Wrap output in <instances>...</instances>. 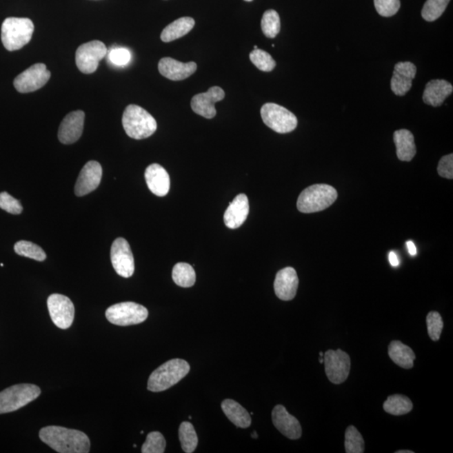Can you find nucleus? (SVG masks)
<instances>
[{
	"label": "nucleus",
	"mask_w": 453,
	"mask_h": 453,
	"mask_svg": "<svg viewBox=\"0 0 453 453\" xmlns=\"http://www.w3.org/2000/svg\"><path fill=\"white\" fill-rule=\"evenodd\" d=\"M0 208L11 214H21L23 207L19 200L10 195L9 193L0 192Z\"/></svg>",
	"instance_id": "nucleus-39"
},
{
	"label": "nucleus",
	"mask_w": 453,
	"mask_h": 453,
	"mask_svg": "<svg viewBox=\"0 0 453 453\" xmlns=\"http://www.w3.org/2000/svg\"><path fill=\"white\" fill-rule=\"evenodd\" d=\"M252 437H253V439H257V437H258L257 433L255 432L252 433Z\"/></svg>",
	"instance_id": "nucleus-45"
},
{
	"label": "nucleus",
	"mask_w": 453,
	"mask_h": 453,
	"mask_svg": "<svg viewBox=\"0 0 453 453\" xmlns=\"http://www.w3.org/2000/svg\"><path fill=\"white\" fill-rule=\"evenodd\" d=\"M145 177L150 192L158 197L168 194L170 187V176L161 165L152 164L145 170Z\"/></svg>",
	"instance_id": "nucleus-22"
},
{
	"label": "nucleus",
	"mask_w": 453,
	"mask_h": 453,
	"mask_svg": "<svg viewBox=\"0 0 453 453\" xmlns=\"http://www.w3.org/2000/svg\"><path fill=\"white\" fill-rule=\"evenodd\" d=\"M389 261L390 265L393 267H397L399 264H400V261H399L397 255L394 252H390L389 254Z\"/></svg>",
	"instance_id": "nucleus-42"
},
{
	"label": "nucleus",
	"mask_w": 453,
	"mask_h": 453,
	"mask_svg": "<svg viewBox=\"0 0 453 453\" xmlns=\"http://www.w3.org/2000/svg\"><path fill=\"white\" fill-rule=\"evenodd\" d=\"M172 279L177 285L183 288H192L196 282V273L191 265L178 263L173 267Z\"/></svg>",
	"instance_id": "nucleus-29"
},
{
	"label": "nucleus",
	"mask_w": 453,
	"mask_h": 453,
	"mask_svg": "<svg viewBox=\"0 0 453 453\" xmlns=\"http://www.w3.org/2000/svg\"><path fill=\"white\" fill-rule=\"evenodd\" d=\"M245 1L251 2V1H253V0H245Z\"/></svg>",
	"instance_id": "nucleus-48"
},
{
	"label": "nucleus",
	"mask_w": 453,
	"mask_h": 453,
	"mask_svg": "<svg viewBox=\"0 0 453 453\" xmlns=\"http://www.w3.org/2000/svg\"><path fill=\"white\" fill-rule=\"evenodd\" d=\"M85 114L82 110L73 111L61 121L58 139L64 145H71L82 137Z\"/></svg>",
	"instance_id": "nucleus-15"
},
{
	"label": "nucleus",
	"mask_w": 453,
	"mask_h": 453,
	"mask_svg": "<svg viewBox=\"0 0 453 453\" xmlns=\"http://www.w3.org/2000/svg\"><path fill=\"white\" fill-rule=\"evenodd\" d=\"M254 49H258V46H254Z\"/></svg>",
	"instance_id": "nucleus-49"
},
{
	"label": "nucleus",
	"mask_w": 453,
	"mask_h": 453,
	"mask_svg": "<svg viewBox=\"0 0 453 453\" xmlns=\"http://www.w3.org/2000/svg\"><path fill=\"white\" fill-rule=\"evenodd\" d=\"M453 87L445 80H432L425 86L423 101L428 105L439 107L452 94Z\"/></svg>",
	"instance_id": "nucleus-23"
},
{
	"label": "nucleus",
	"mask_w": 453,
	"mask_h": 453,
	"mask_svg": "<svg viewBox=\"0 0 453 453\" xmlns=\"http://www.w3.org/2000/svg\"><path fill=\"white\" fill-rule=\"evenodd\" d=\"M389 356L396 365L406 370L412 369L416 359L415 352L401 341H392L390 343Z\"/></svg>",
	"instance_id": "nucleus-25"
},
{
	"label": "nucleus",
	"mask_w": 453,
	"mask_h": 453,
	"mask_svg": "<svg viewBox=\"0 0 453 453\" xmlns=\"http://www.w3.org/2000/svg\"><path fill=\"white\" fill-rule=\"evenodd\" d=\"M319 361H320V363H323V362H324V359H323V357H320V359H319Z\"/></svg>",
	"instance_id": "nucleus-46"
},
{
	"label": "nucleus",
	"mask_w": 453,
	"mask_h": 453,
	"mask_svg": "<svg viewBox=\"0 0 453 453\" xmlns=\"http://www.w3.org/2000/svg\"><path fill=\"white\" fill-rule=\"evenodd\" d=\"M195 26V21L191 17H183L170 23L161 34L162 41L170 42L185 36Z\"/></svg>",
	"instance_id": "nucleus-27"
},
{
	"label": "nucleus",
	"mask_w": 453,
	"mask_h": 453,
	"mask_svg": "<svg viewBox=\"0 0 453 453\" xmlns=\"http://www.w3.org/2000/svg\"><path fill=\"white\" fill-rule=\"evenodd\" d=\"M250 212L249 199L245 194H239L230 203L224 214V223L228 228L235 230L245 222Z\"/></svg>",
	"instance_id": "nucleus-21"
},
{
	"label": "nucleus",
	"mask_w": 453,
	"mask_h": 453,
	"mask_svg": "<svg viewBox=\"0 0 453 453\" xmlns=\"http://www.w3.org/2000/svg\"><path fill=\"white\" fill-rule=\"evenodd\" d=\"M103 169L98 161H88L83 166L77 177L75 185V194L83 197L89 194L99 188L102 179Z\"/></svg>",
	"instance_id": "nucleus-14"
},
{
	"label": "nucleus",
	"mask_w": 453,
	"mask_h": 453,
	"mask_svg": "<svg viewBox=\"0 0 453 453\" xmlns=\"http://www.w3.org/2000/svg\"><path fill=\"white\" fill-rule=\"evenodd\" d=\"M261 114L265 125L276 133L288 134L296 129L298 121L296 115L288 108L276 103L264 104L261 108Z\"/></svg>",
	"instance_id": "nucleus-8"
},
{
	"label": "nucleus",
	"mask_w": 453,
	"mask_h": 453,
	"mask_svg": "<svg viewBox=\"0 0 453 453\" xmlns=\"http://www.w3.org/2000/svg\"><path fill=\"white\" fill-rule=\"evenodd\" d=\"M14 251L18 255L30 259H34L37 261H44L46 259L45 251L36 243L21 240L14 245Z\"/></svg>",
	"instance_id": "nucleus-31"
},
{
	"label": "nucleus",
	"mask_w": 453,
	"mask_h": 453,
	"mask_svg": "<svg viewBox=\"0 0 453 453\" xmlns=\"http://www.w3.org/2000/svg\"><path fill=\"white\" fill-rule=\"evenodd\" d=\"M394 142L396 146V153L399 160L410 161L415 157L416 147L415 138L410 131L400 130L394 133Z\"/></svg>",
	"instance_id": "nucleus-24"
},
{
	"label": "nucleus",
	"mask_w": 453,
	"mask_h": 453,
	"mask_svg": "<svg viewBox=\"0 0 453 453\" xmlns=\"http://www.w3.org/2000/svg\"><path fill=\"white\" fill-rule=\"evenodd\" d=\"M48 307L50 319L61 329L72 326L75 316V308L68 296L52 294L48 297Z\"/></svg>",
	"instance_id": "nucleus-12"
},
{
	"label": "nucleus",
	"mask_w": 453,
	"mask_h": 453,
	"mask_svg": "<svg viewBox=\"0 0 453 453\" xmlns=\"http://www.w3.org/2000/svg\"><path fill=\"white\" fill-rule=\"evenodd\" d=\"M40 439L50 448L59 453H88L90 440L84 432L57 425L42 428Z\"/></svg>",
	"instance_id": "nucleus-1"
},
{
	"label": "nucleus",
	"mask_w": 453,
	"mask_h": 453,
	"mask_svg": "<svg viewBox=\"0 0 453 453\" xmlns=\"http://www.w3.org/2000/svg\"><path fill=\"white\" fill-rule=\"evenodd\" d=\"M299 285L297 273L292 267H286L276 274L274 289L276 295L282 301H292L295 298Z\"/></svg>",
	"instance_id": "nucleus-17"
},
{
	"label": "nucleus",
	"mask_w": 453,
	"mask_h": 453,
	"mask_svg": "<svg viewBox=\"0 0 453 453\" xmlns=\"http://www.w3.org/2000/svg\"><path fill=\"white\" fill-rule=\"evenodd\" d=\"M383 407L390 415L403 416L412 412L413 404L407 396H402V394H394V396L387 398Z\"/></svg>",
	"instance_id": "nucleus-28"
},
{
	"label": "nucleus",
	"mask_w": 453,
	"mask_h": 453,
	"mask_svg": "<svg viewBox=\"0 0 453 453\" xmlns=\"http://www.w3.org/2000/svg\"><path fill=\"white\" fill-rule=\"evenodd\" d=\"M374 7L383 17H391L396 14L401 8L400 0H374Z\"/></svg>",
	"instance_id": "nucleus-38"
},
{
	"label": "nucleus",
	"mask_w": 453,
	"mask_h": 453,
	"mask_svg": "<svg viewBox=\"0 0 453 453\" xmlns=\"http://www.w3.org/2000/svg\"><path fill=\"white\" fill-rule=\"evenodd\" d=\"M123 127L128 137L134 139H146L157 130V120L144 108L130 104L123 112Z\"/></svg>",
	"instance_id": "nucleus-4"
},
{
	"label": "nucleus",
	"mask_w": 453,
	"mask_h": 453,
	"mask_svg": "<svg viewBox=\"0 0 453 453\" xmlns=\"http://www.w3.org/2000/svg\"><path fill=\"white\" fill-rule=\"evenodd\" d=\"M427 331L430 338L439 341L443 329V321L437 312H431L427 316Z\"/></svg>",
	"instance_id": "nucleus-37"
},
{
	"label": "nucleus",
	"mask_w": 453,
	"mask_h": 453,
	"mask_svg": "<svg viewBox=\"0 0 453 453\" xmlns=\"http://www.w3.org/2000/svg\"><path fill=\"white\" fill-rule=\"evenodd\" d=\"M437 172L441 177L452 179L453 178V154H447L441 159Z\"/></svg>",
	"instance_id": "nucleus-41"
},
{
	"label": "nucleus",
	"mask_w": 453,
	"mask_h": 453,
	"mask_svg": "<svg viewBox=\"0 0 453 453\" xmlns=\"http://www.w3.org/2000/svg\"><path fill=\"white\" fill-rule=\"evenodd\" d=\"M225 92L220 87H212L203 94L193 97L191 102L192 110L206 119L214 118L217 114L215 103L222 101Z\"/></svg>",
	"instance_id": "nucleus-16"
},
{
	"label": "nucleus",
	"mask_w": 453,
	"mask_h": 453,
	"mask_svg": "<svg viewBox=\"0 0 453 453\" xmlns=\"http://www.w3.org/2000/svg\"><path fill=\"white\" fill-rule=\"evenodd\" d=\"M179 440L183 450L187 453L194 452L199 444V437L192 423L184 421L179 427Z\"/></svg>",
	"instance_id": "nucleus-30"
},
{
	"label": "nucleus",
	"mask_w": 453,
	"mask_h": 453,
	"mask_svg": "<svg viewBox=\"0 0 453 453\" xmlns=\"http://www.w3.org/2000/svg\"><path fill=\"white\" fill-rule=\"evenodd\" d=\"M112 265L119 276L130 278L134 272V259L130 243L123 238L116 239L110 251Z\"/></svg>",
	"instance_id": "nucleus-13"
},
{
	"label": "nucleus",
	"mask_w": 453,
	"mask_h": 453,
	"mask_svg": "<svg viewBox=\"0 0 453 453\" xmlns=\"http://www.w3.org/2000/svg\"><path fill=\"white\" fill-rule=\"evenodd\" d=\"M272 421L274 427L289 439H299L302 430L299 421L290 415L283 405H278L273 409Z\"/></svg>",
	"instance_id": "nucleus-18"
},
{
	"label": "nucleus",
	"mask_w": 453,
	"mask_h": 453,
	"mask_svg": "<svg viewBox=\"0 0 453 453\" xmlns=\"http://www.w3.org/2000/svg\"><path fill=\"white\" fill-rule=\"evenodd\" d=\"M250 61L255 67L262 72H271L276 68V61L268 52L261 49H254L250 54Z\"/></svg>",
	"instance_id": "nucleus-35"
},
{
	"label": "nucleus",
	"mask_w": 453,
	"mask_h": 453,
	"mask_svg": "<svg viewBox=\"0 0 453 453\" xmlns=\"http://www.w3.org/2000/svg\"><path fill=\"white\" fill-rule=\"evenodd\" d=\"M32 21L27 18H7L3 22L1 40L10 52L24 48L32 40L34 32Z\"/></svg>",
	"instance_id": "nucleus-5"
},
{
	"label": "nucleus",
	"mask_w": 453,
	"mask_h": 453,
	"mask_svg": "<svg viewBox=\"0 0 453 453\" xmlns=\"http://www.w3.org/2000/svg\"><path fill=\"white\" fill-rule=\"evenodd\" d=\"M189 371V363L185 360H169L150 374L147 389L152 392L168 390L187 376Z\"/></svg>",
	"instance_id": "nucleus-2"
},
{
	"label": "nucleus",
	"mask_w": 453,
	"mask_h": 453,
	"mask_svg": "<svg viewBox=\"0 0 453 453\" xmlns=\"http://www.w3.org/2000/svg\"><path fill=\"white\" fill-rule=\"evenodd\" d=\"M166 447V441L163 435L159 432L149 433L145 443L143 444V453H163Z\"/></svg>",
	"instance_id": "nucleus-36"
},
{
	"label": "nucleus",
	"mask_w": 453,
	"mask_h": 453,
	"mask_svg": "<svg viewBox=\"0 0 453 453\" xmlns=\"http://www.w3.org/2000/svg\"><path fill=\"white\" fill-rule=\"evenodd\" d=\"M222 409L232 423L240 428H248L251 425V416L247 410L238 402L225 400L222 403Z\"/></svg>",
	"instance_id": "nucleus-26"
},
{
	"label": "nucleus",
	"mask_w": 453,
	"mask_h": 453,
	"mask_svg": "<svg viewBox=\"0 0 453 453\" xmlns=\"http://www.w3.org/2000/svg\"><path fill=\"white\" fill-rule=\"evenodd\" d=\"M41 390L36 385L21 384L0 392V414L15 412L40 396Z\"/></svg>",
	"instance_id": "nucleus-6"
},
{
	"label": "nucleus",
	"mask_w": 453,
	"mask_h": 453,
	"mask_svg": "<svg viewBox=\"0 0 453 453\" xmlns=\"http://www.w3.org/2000/svg\"><path fill=\"white\" fill-rule=\"evenodd\" d=\"M323 355H324L323 352H320V357H323Z\"/></svg>",
	"instance_id": "nucleus-47"
},
{
	"label": "nucleus",
	"mask_w": 453,
	"mask_h": 453,
	"mask_svg": "<svg viewBox=\"0 0 453 453\" xmlns=\"http://www.w3.org/2000/svg\"><path fill=\"white\" fill-rule=\"evenodd\" d=\"M50 79V72L43 63H37L15 77L14 86L19 92L28 94L44 87Z\"/></svg>",
	"instance_id": "nucleus-11"
},
{
	"label": "nucleus",
	"mask_w": 453,
	"mask_h": 453,
	"mask_svg": "<svg viewBox=\"0 0 453 453\" xmlns=\"http://www.w3.org/2000/svg\"><path fill=\"white\" fill-rule=\"evenodd\" d=\"M106 319L118 326L126 327L142 323L148 317L149 312L143 305L135 302H121L107 309Z\"/></svg>",
	"instance_id": "nucleus-7"
},
{
	"label": "nucleus",
	"mask_w": 453,
	"mask_h": 453,
	"mask_svg": "<svg viewBox=\"0 0 453 453\" xmlns=\"http://www.w3.org/2000/svg\"><path fill=\"white\" fill-rule=\"evenodd\" d=\"M106 46L102 41H92L81 45L76 52V64L85 74L94 73L99 61L107 55Z\"/></svg>",
	"instance_id": "nucleus-9"
},
{
	"label": "nucleus",
	"mask_w": 453,
	"mask_h": 453,
	"mask_svg": "<svg viewBox=\"0 0 453 453\" xmlns=\"http://www.w3.org/2000/svg\"><path fill=\"white\" fill-rule=\"evenodd\" d=\"M159 72L162 76L172 81L187 79L197 71V66L193 61L183 63L170 57H164L158 64Z\"/></svg>",
	"instance_id": "nucleus-20"
},
{
	"label": "nucleus",
	"mask_w": 453,
	"mask_h": 453,
	"mask_svg": "<svg viewBox=\"0 0 453 453\" xmlns=\"http://www.w3.org/2000/svg\"><path fill=\"white\" fill-rule=\"evenodd\" d=\"M416 75V67L410 61L398 63L394 66L391 89L394 94L404 96L412 87V81Z\"/></svg>",
	"instance_id": "nucleus-19"
},
{
	"label": "nucleus",
	"mask_w": 453,
	"mask_h": 453,
	"mask_svg": "<svg viewBox=\"0 0 453 453\" xmlns=\"http://www.w3.org/2000/svg\"><path fill=\"white\" fill-rule=\"evenodd\" d=\"M345 451L347 453H363L365 452V441L357 428L348 427L345 432Z\"/></svg>",
	"instance_id": "nucleus-34"
},
{
	"label": "nucleus",
	"mask_w": 453,
	"mask_h": 453,
	"mask_svg": "<svg viewBox=\"0 0 453 453\" xmlns=\"http://www.w3.org/2000/svg\"><path fill=\"white\" fill-rule=\"evenodd\" d=\"M325 371L332 384H342L350 373V355L343 350H328L323 355Z\"/></svg>",
	"instance_id": "nucleus-10"
},
{
	"label": "nucleus",
	"mask_w": 453,
	"mask_h": 453,
	"mask_svg": "<svg viewBox=\"0 0 453 453\" xmlns=\"http://www.w3.org/2000/svg\"><path fill=\"white\" fill-rule=\"evenodd\" d=\"M414 452L410 451V450H401V451H397L396 453H413Z\"/></svg>",
	"instance_id": "nucleus-44"
},
{
	"label": "nucleus",
	"mask_w": 453,
	"mask_h": 453,
	"mask_svg": "<svg viewBox=\"0 0 453 453\" xmlns=\"http://www.w3.org/2000/svg\"><path fill=\"white\" fill-rule=\"evenodd\" d=\"M110 61L116 66H125L131 60V54L125 48H115L111 50L108 55Z\"/></svg>",
	"instance_id": "nucleus-40"
},
{
	"label": "nucleus",
	"mask_w": 453,
	"mask_h": 453,
	"mask_svg": "<svg viewBox=\"0 0 453 453\" xmlns=\"http://www.w3.org/2000/svg\"><path fill=\"white\" fill-rule=\"evenodd\" d=\"M450 0H427L421 11L425 21L432 22L440 18L446 10Z\"/></svg>",
	"instance_id": "nucleus-33"
},
{
	"label": "nucleus",
	"mask_w": 453,
	"mask_h": 453,
	"mask_svg": "<svg viewBox=\"0 0 453 453\" xmlns=\"http://www.w3.org/2000/svg\"><path fill=\"white\" fill-rule=\"evenodd\" d=\"M338 192L326 184H316L302 191L297 200V208L302 214L325 210L335 203Z\"/></svg>",
	"instance_id": "nucleus-3"
},
{
	"label": "nucleus",
	"mask_w": 453,
	"mask_h": 453,
	"mask_svg": "<svg viewBox=\"0 0 453 453\" xmlns=\"http://www.w3.org/2000/svg\"><path fill=\"white\" fill-rule=\"evenodd\" d=\"M262 32L268 38H274L281 32L280 15L276 10L265 11L261 21Z\"/></svg>",
	"instance_id": "nucleus-32"
},
{
	"label": "nucleus",
	"mask_w": 453,
	"mask_h": 453,
	"mask_svg": "<svg viewBox=\"0 0 453 453\" xmlns=\"http://www.w3.org/2000/svg\"><path fill=\"white\" fill-rule=\"evenodd\" d=\"M406 246H407V249L410 255L414 256V255L416 254L417 250L415 243H414L412 241H407L406 242Z\"/></svg>",
	"instance_id": "nucleus-43"
}]
</instances>
